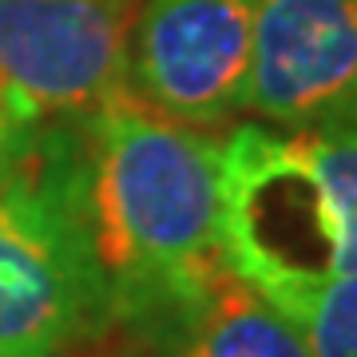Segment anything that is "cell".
<instances>
[{
    "mask_svg": "<svg viewBox=\"0 0 357 357\" xmlns=\"http://www.w3.org/2000/svg\"><path fill=\"white\" fill-rule=\"evenodd\" d=\"M68 131L107 326L139 330L227 270L222 139L151 112L131 91L68 119Z\"/></svg>",
    "mask_w": 357,
    "mask_h": 357,
    "instance_id": "obj_1",
    "label": "cell"
},
{
    "mask_svg": "<svg viewBox=\"0 0 357 357\" xmlns=\"http://www.w3.org/2000/svg\"><path fill=\"white\" fill-rule=\"evenodd\" d=\"M218 211L227 266L282 314L357 274V128H234Z\"/></svg>",
    "mask_w": 357,
    "mask_h": 357,
    "instance_id": "obj_2",
    "label": "cell"
},
{
    "mask_svg": "<svg viewBox=\"0 0 357 357\" xmlns=\"http://www.w3.org/2000/svg\"><path fill=\"white\" fill-rule=\"evenodd\" d=\"M103 330L68 119L0 135V357H68Z\"/></svg>",
    "mask_w": 357,
    "mask_h": 357,
    "instance_id": "obj_3",
    "label": "cell"
},
{
    "mask_svg": "<svg viewBox=\"0 0 357 357\" xmlns=\"http://www.w3.org/2000/svg\"><path fill=\"white\" fill-rule=\"evenodd\" d=\"M143 0H0V135L123 96Z\"/></svg>",
    "mask_w": 357,
    "mask_h": 357,
    "instance_id": "obj_4",
    "label": "cell"
},
{
    "mask_svg": "<svg viewBox=\"0 0 357 357\" xmlns=\"http://www.w3.org/2000/svg\"><path fill=\"white\" fill-rule=\"evenodd\" d=\"M258 0H143L128 88L151 112L218 128L246 107Z\"/></svg>",
    "mask_w": 357,
    "mask_h": 357,
    "instance_id": "obj_5",
    "label": "cell"
},
{
    "mask_svg": "<svg viewBox=\"0 0 357 357\" xmlns=\"http://www.w3.org/2000/svg\"><path fill=\"white\" fill-rule=\"evenodd\" d=\"M243 112L270 128H357V0H258Z\"/></svg>",
    "mask_w": 357,
    "mask_h": 357,
    "instance_id": "obj_6",
    "label": "cell"
},
{
    "mask_svg": "<svg viewBox=\"0 0 357 357\" xmlns=\"http://www.w3.org/2000/svg\"><path fill=\"white\" fill-rule=\"evenodd\" d=\"M131 333L147 357H314L302 330L230 266Z\"/></svg>",
    "mask_w": 357,
    "mask_h": 357,
    "instance_id": "obj_7",
    "label": "cell"
},
{
    "mask_svg": "<svg viewBox=\"0 0 357 357\" xmlns=\"http://www.w3.org/2000/svg\"><path fill=\"white\" fill-rule=\"evenodd\" d=\"M286 318L302 330L314 357H357V274L306 294Z\"/></svg>",
    "mask_w": 357,
    "mask_h": 357,
    "instance_id": "obj_8",
    "label": "cell"
}]
</instances>
